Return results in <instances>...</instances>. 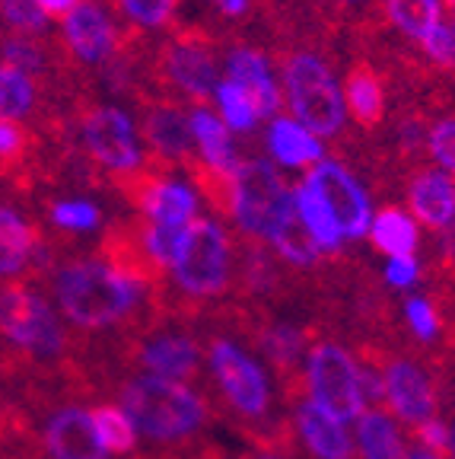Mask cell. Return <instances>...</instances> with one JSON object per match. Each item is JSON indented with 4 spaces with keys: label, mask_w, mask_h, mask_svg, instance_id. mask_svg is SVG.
Returning a JSON list of instances; mask_svg holds the SVG:
<instances>
[{
    "label": "cell",
    "mask_w": 455,
    "mask_h": 459,
    "mask_svg": "<svg viewBox=\"0 0 455 459\" xmlns=\"http://www.w3.org/2000/svg\"><path fill=\"white\" fill-rule=\"evenodd\" d=\"M210 370H214L223 395H227L236 411H242V415L249 418H258L268 411V402H270L268 377L258 367V360H252L239 344L227 342V338H217L210 344Z\"/></svg>",
    "instance_id": "obj_10"
},
{
    "label": "cell",
    "mask_w": 455,
    "mask_h": 459,
    "mask_svg": "<svg viewBox=\"0 0 455 459\" xmlns=\"http://www.w3.org/2000/svg\"><path fill=\"white\" fill-rule=\"evenodd\" d=\"M134 182V201L147 214V223L157 227H176L185 230L198 214V195L192 186L169 176H131Z\"/></svg>",
    "instance_id": "obj_12"
},
{
    "label": "cell",
    "mask_w": 455,
    "mask_h": 459,
    "mask_svg": "<svg viewBox=\"0 0 455 459\" xmlns=\"http://www.w3.org/2000/svg\"><path fill=\"white\" fill-rule=\"evenodd\" d=\"M350 4H360V0H350Z\"/></svg>",
    "instance_id": "obj_49"
},
{
    "label": "cell",
    "mask_w": 455,
    "mask_h": 459,
    "mask_svg": "<svg viewBox=\"0 0 455 459\" xmlns=\"http://www.w3.org/2000/svg\"><path fill=\"white\" fill-rule=\"evenodd\" d=\"M296 428L306 446L319 459H350V437L344 421L328 415L313 399H303L296 409Z\"/></svg>",
    "instance_id": "obj_22"
},
{
    "label": "cell",
    "mask_w": 455,
    "mask_h": 459,
    "mask_svg": "<svg viewBox=\"0 0 455 459\" xmlns=\"http://www.w3.org/2000/svg\"><path fill=\"white\" fill-rule=\"evenodd\" d=\"M274 249H278L284 258H290L293 265H313L315 258H319V246L309 239L306 230L299 227V221H293L290 227L274 239Z\"/></svg>",
    "instance_id": "obj_37"
},
{
    "label": "cell",
    "mask_w": 455,
    "mask_h": 459,
    "mask_svg": "<svg viewBox=\"0 0 455 459\" xmlns=\"http://www.w3.org/2000/svg\"><path fill=\"white\" fill-rule=\"evenodd\" d=\"M420 274V265L414 255H405V258H389V265H385V281L391 287H411Z\"/></svg>",
    "instance_id": "obj_41"
},
{
    "label": "cell",
    "mask_w": 455,
    "mask_h": 459,
    "mask_svg": "<svg viewBox=\"0 0 455 459\" xmlns=\"http://www.w3.org/2000/svg\"><path fill=\"white\" fill-rule=\"evenodd\" d=\"M115 4L121 16L137 29H163L178 10V0H115Z\"/></svg>",
    "instance_id": "obj_34"
},
{
    "label": "cell",
    "mask_w": 455,
    "mask_h": 459,
    "mask_svg": "<svg viewBox=\"0 0 455 459\" xmlns=\"http://www.w3.org/2000/svg\"><path fill=\"white\" fill-rule=\"evenodd\" d=\"M449 459H455V424L449 428Z\"/></svg>",
    "instance_id": "obj_45"
},
{
    "label": "cell",
    "mask_w": 455,
    "mask_h": 459,
    "mask_svg": "<svg viewBox=\"0 0 455 459\" xmlns=\"http://www.w3.org/2000/svg\"><path fill=\"white\" fill-rule=\"evenodd\" d=\"M341 96H344V112L354 118L356 125H373L382 122L385 115V90H382V80L373 67L366 65H356L354 71L348 74L341 86Z\"/></svg>",
    "instance_id": "obj_24"
},
{
    "label": "cell",
    "mask_w": 455,
    "mask_h": 459,
    "mask_svg": "<svg viewBox=\"0 0 455 459\" xmlns=\"http://www.w3.org/2000/svg\"><path fill=\"white\" fill-rule=\"evenodd\" d=\"M93 415L96 437H99L102 450L112 456H128L137 446V428L131 424V418L124 415L121 405H99L90 411Z\"/></svg>",
    "instance_id": "obj_29"
},
{
    "label": "cell",
    "mask_w": 455,
    "mask_h": 459,
    "mask_svg": "<svg viewBox=\"0 0 455 459\" xmlns=\"http://www.w3.org/2000/svg\"><path fill=\"white\" fill-rule=\"evenodd\" d=\"M249 237L274 239L296 221L293 188L278 176L268 160H245L229 179V211Z\"/></svg>",
    "instance_id": "obj_3"
},
{
    "label": "cell",
    "mask_w": 455,
    "mask_h": 459,
    "mask_svg": "<svg viewBox=\"0 0 455 459\" xmlns=\"http://www.w3.org/2000/svg\"><path fill=\"white\" fill-rule=\"evenodd\" d=\"M0 335L13 348L39 358H55L64 344L61 319L39 290L10 281L0 287Z\"/></svg>",
    "instance_id": "obj_6"
},
{
    "label": "cell",
    "mask_w": 455,
    "mask_h": 459,
    "mask_svg": "<svg viewBox=\"0 0 455 459\" xmlns=\"http://www.w3.org/2000/svg\"><path fill=\"white\" fill-rule=\"evenodd\" d=\"M417 440L424 444L420 450H430L436 456H449V428L442 421H436V418L417 424Z\"/></svg>",
    "instance_id": "obj_40"
},
{
    "label": "cell",
    "mask_w": 455,
    "mask_h": 459,
    "mask_svg": "<svg viewBox=\"0 0 455 459\" xmlns=\"http://www.w3.org/2000/svg\"><path fill=\"white\" fill-rule=\"evenodd\" d=\"M262 344L268 358L278 364V370H293L299 351H303V332L293 325H274L262 335Z\"/></svg>",
    "instance_id": "obj_35"
},
{
    "label": "cell",
    "mask_w": 455,
    "mask_h": 459,
    "mask_svg": "<svg viewBox=\"0 0 455 459\" xmlns=\"http://www.w3.org/2000/svg\"><path fill=\"white\" fill-rule=\"evenodd\" d=\"M306 186L313 188L322 198L331 217L341 227L344 239H360L366 237L373 221V208H370V195L366 188L356 182V176H350V169L338 160H322L309 169Z\"/></svg>",
    "instance_id": "obj_9"
},
{
    "label": "cell",
    "mask_w": 455,
    "mask_h": 459,
    "mask_svg": "<svg viewBox=\"0 0 455 459\" xmlns=\"http://www.w3.org/2000/svg\"><path fill=\"white\" fill-rule=\"evenodd\" d=\"M408 204L417 223L446 230L455 221V179L442 169H420L408 186Z\"/></svg>",
    "instance_id": "obj_18"
},
{
    "label": "cell",
    "mask_w": 455,
    "mask_h": 459,
    "mask_svg": "<svg viewBox=\"0 0 455 459\" xmlns=\"http://www.w3.org/2000/svg\"><path fill=\"white\" fill-rule=\"evenodd\" d=\"M306 383L315 405H322L338 421H356L366 411L360 395V367L341 344H315L306 358Z\"/></svg>",
    "instance_id": "obj_8"
},
{
    "label": "cell",
    "mask_w": 455,
    "mask_h": 459,
    "mask_svg": "<svg viewBox=\"0 0 455 459\" xmlns=\"http://www.w3.org/2000/svg\"><path fill=\"white\" fill-rule=\"evenodd\" d=\"M366 237L373 239L379 252H389V258H405L417 252V221L411 214H405L401 208L385 204L382 211H376L370 221Z\"/></svg>",
    "instance_id": "obj_26"
},
{
    "label": "cell",
    "mask_w": 455,
    "mask_h": 459,
    "mask_svg": "<svg viewBox=\"0 0 455 459\" xmlns=\"http://www.w3.org/2000/svg\"><path fill=\"white\" fill-rule=\"evenodd\" d=\"M163 77L192 102L207 100L217 90L214 48L201 39H176L163 51Z\"/></svg>",
    "instance_id": "obj_13"
},
{
    "label": "cell",
    "mask_w": 455,
    "mask_h": 459,
    "mask_svg": "<svg viewBox=\"0 0 455 459\" xmlns=\"http://www.w3.org/2000/svg\"><path fill=\"white\" fill-rule=\"evenodd\" d=\"M143 141L159 160H169V163H182L188 160V153L194 151L192 141V125H188V115L182 112L172 102H157L143 112Z\"/></svg>",
    "instance_id": "obj_17"
},
{
    "label": "cell",
    "mask_w": 455,
    "mask_h": 459,
    "mask_svg": "<svg viewBox=\"0 0 455 459\" xmlns=\"http://www.w3.org/2000/svg\"><path fill=\"white\" fill-rule=\"evenodd\" d=\"M214 102H217V115L223 118L229 131H252L262 122V112H258V102L252 100L242 86L220 80L214 90Z\"/></svg>",
    "instance_id": "obj_31"
},
{
    "label": "cell",
    "mask_w": 455,
    "mask_h": 459,
    "mask_svg": "<svg viewBox=\"0 0 455 459\" xmlns=\"http://www.w3.org/2000/svg\"><path fill=\"white\" fill-rule=\"evenodd\" d=\"M262 459H270V456H262Z\"/></svg>",
    "instance_id": "obj_50"
},
{
    "label": "cell",
    "mask_w": 455,
    "mask_h": 459,
    "mask_svg": "<svg viewBox=\"0 0 455 459\" xmlns=\"http://www.w3.org/2000/svg\"><path fill=\"white\" fill-rule=\"evenodd\" d=\"M293 211H296L299 227L306 230L309 239L319 246V252H338L348 243L341 227H338V221L331 217V211L322 204V198L306 182H299V186L293 188Z\"/></svg>",
    "instance_id": "obj_25"
},
{
    "label": "cell",
    "mask_w": 455,
    "mask_h": 459,
    "mask_svg": "<svg viewBox=\"0 0 455 459\" xmlns=\"http://www.w3.org/2000/svg\"><path fill=\"white\" fill-rule=\"evenodd\" d=\"M61 313L80 329H108L128 319L141 303V281L108 262H67L55 272Z\"/></svg>",
    "instance_id": "obj_1"
},
{
    "label": "cell",
    "mask_w": 455,
    "mask_h": 459,
    "mask_svg": "<svg viewBox=\"0 0 455 459\" xmlns=\"http://www.w3.org/2000/svg\"><path fill=\"white\" fill-rule=\"evenodd\" d=\"M217 7L223 10L227 16H242L245 10H249V0H214Z\"/></svg>",
    "instance_id": "obj_43"
},
{
    "label": "cell",
    "mask_w": 455,
    "mask_h": 459,
    "mask_svg": "<svg viewBox=\"0 0 455 459\" xmlns=\"http://www.w3.org/2000/svg\"><path fill=\"white\" fill-rule=\"evenodd\" d=\"M45 446H48L51 459H106L108 453L102 450L99 437H96L93 415L80 405H67L57 409L48 418L45 428Z\"/></svg>",
    "instance_id": "obj_15"
},
{
    "label": "cell",
    "mask_w": 455,
    "mask_h": 459,
    "mask_svg": "<svg viewBox=\"0 0 455 459\" xmlns=\"http://www.w3.org/2000/svg\"><path fill=\"white\" fill-rule=\"evenodd\" d=\"M427 153L434 157L436 169L455 176V118H440L427 128Z\"/></svg>",
    "instance_id": "obj_36"
},
{
    "label": "cell",
    "mask_w": 455,
    "mask_h": 459,
    "mask_svg": "<svg viewBox=\"0 0 455 459\" xmlns=\"http://www.w3.org/2000/svg\"><path fill=\"white\" fill-rule=\"evenodd\" d=\"M420 48H424V55H427L430 61H436V65L455 67V42H452V29H449L446 20L420 42Z\"/></svg>",
    "instance_id": "obj_39"
},
{
    "label": "cell",
    "mask_w": 455,
    "mask_h": 459,
    "mask_svg": "<svg viewBox=\"0 0 455 459\" xmlns=\"http://www.w3.org/2000/svg\"><path fill=\"white\" fill-rule=\"evenodd\" d=\"M284 96L290 118L315 137H335L344 128V96L331 67L313 51H296L284 61Z\"/></svg>",
    "instance_id": "obj_4"
},
{
    "label": "cell",
    "mask_w": 455,
    "mask_h": 459,
    "mask_svg": "<svg viewBox=\"0 0 455 459\" xmlns=\"http://www.w3.org/2000/svg\"><path fill=\"white\" fill-rule=\"evenodd\" d=\"M64 51L77 65H102L118 51V26L112 13L93 0H83L61 22Z\"/></svg>",
    "instance_id": "obj_11"
},
{
    "label": "cell",
    "mask_w": 455,
    "mask_h": 459,
    "mask_svg": "<svg viewBox=\"0 0 455 459\" xmlns=\"http://www.w3.org/2000/svg\"><path fill=\"white\" fill-rule=\"evenodd\" d=\"M36 227L13 208H0V281L22 274L39 252Z\"/></svg>",
    "instance_id": "obj_23"
},
{
    "label": "cell",
    "mask_w": 455,
    "mask_h": 459,
    "mask_svg": "<svg viewBox=\"0 0 455 459\" xmlns=\"http://www.w3.org/2000/svg\"><path fill=\"white\" fill-rule=\"evenodd\" d=\"M449 249L455 252V227H452V239H449Z\"/></svg>",
    "instance_id": "obj_46"
},
{
    "label": "cell",
    "mask_w": 455,
    "mask_h": 459,
    "mask_svg": "<svg viewBox=\"0 0 455 459\" xmlns=\"http://www.w3.org/2000/svg\"><path fill=\"white\" fill-rule=\"evenodd\" d=\"M405 459H442V456H436V453H430V450H414V453H408Z\"/></svg>",
    "instance_id": "obj_44"
},
{
    "label": "cell",
    "mask_w": 455,
    "mask_h": 459,
    "mask_svg": "<svg viewBox=\"0 0 455 459\" xmlns=\"http://www.w3.org/2000/svg\"><path fill=\"white\" fill-rule=\"evenodd\" d=\"M405 319L414 329V335L424 338V342L436 338V332H440V313H436L434 303L424 300V297H411V300H405Z\"/></svg>",
    "instance_id": "obj_38"
},
{
    "label": "cell",
    "mask_w": 455,
    "mask_h": 459,
    "mask_svg": "<svg viewBox=\"0 0 455 459\" xmlns=\"http://www.w3.org/2000/svg\"><path fill=\"white\" fill-rule=\"evenodd\" d=\"M176 284L188 297H214L229 281V237L217 221L194 217L172 258Z\"/></svg>",
    "instance_id": "obj_5"
},
{
    "label": "cell",
    "mask_w": 455,
    "mask_h": 459,
    "mask_svg": "<svg viewBox=\"0 0 455 459\" xmlns=\"http://www.w3.org/2000/svg\"><path fill=\"white\" fill-rule=\"evenodd\" d=\"M121 409L131 418L137 434L150 440L188 437L204 424L207 409L194 389L185 383L157 380V377H134L121 389Z\"/></svg>",
    "instance_id": "obj_2"
},
{
    "label": "cell",
    "mask_w": 455,
    "mask_h": 459,
    "mask_svg": "<svg viewBox=\"0 0 455 459\" xmlns=\"http://www.w3.org/2000/svg\"><path fill=\"white\" fill-rule=\"evenodd\" d=\"M449 7H452V10H455V0H449Z\"/></svg>",
    "instance_id": "obj_48"
},
{
    "label": "cell",
    "mask_w": 455,
    "mask_h": 459,
    "mask_svg": "<svg viewBox=\"0 0 455 459\" xmlns=\"http://www.w3.org/2000/svg\"><path fill=\"white\" fill-rule=\"evenodd\" d=\"M198 344L185 335H159L141 351V364L147 367V377L169 383H185L198 373Z\"/></svg>",
    "instance_id": "obj_21"
},
{
    "label": "cell",
    "mask_w": 455,
    "mask_h": 459,
    "mask_svg": "<svg viewBox=\"0 0 455 459\" xmlns=\"http://www.w3.org/2000/svg\"><path fill=\"white\" fill-rule=\"evenodd\" d=\"M188 125H192V141L194 151L201 157V166L214 176L233 179V172L239 169V157H236L233 131L223 125L217 108L210 106H194L188 112Z\"/></svg>",
    "instance_id": "obj_16"
},
{
    "label": "cell",
    "mask_w": 455,
    "mask_h": 459,
    "mask_svg": "<svg viewBox=\"0 0 455 459\" xmlns=\"http://www.w3.org/2000/svg\"><path fill=\"white\" fill-rule=\"evenodd\" d=\"M227 80L236 86H242L252 100L258 102V112L262 118H274L280 106V86L274 80L268 57L258 48H233L227 55Z\"/></svg>",
    "instance_id": "obj_19"
},
{
    "label": "cell",
    "mask_w": 455,
    "mask_h": 459,
    "mask_svg": "<svg viewBox=\"0 0 455 459\" xmlns=\"http://www.w3.org/2000/svg\"><path fill=\"white\" fill-rule=\"evenodd\" d=\"M382 383H385V402L408 424L417 428V424L436 418L434 383H430V377L417 364H411V360H391L382 370Z\"/></svg>",
    "instance_id": "obj_14"
},
{
    "label": "cell",
    "mask_w": 455,
    "mask_h": 459,
    "mask_svg": "<svg viewBox=\"0 0 455 459\" xmlns=\"http://www.w3.org/2000/svg\"><path fill=\"white\" fill-rule=\"evenodd\" d=\"M36 134L26 122L0 118V176H20L32 163Z\"/></svg>",
    "instance_id": "obj_30"
},
{
    "label": "cell",
    "mask_w": 455,
    "mask_h": 459,
    "mask_svg": "<svg viewBox=\"0 0 455 459\" xmlns=\"http://www.w3.org/2000/svg\"><path fill=\"white\" fill-rule=\"evenodd\" d=\"M449 29H452V42H455V22H449Z\"/></svg>",
    "instance_id": "obj_47"
},
{
    "label": "cell",
    "mask_w": 455,
    "mask_h": 459,
    "mask_svg": "<svg viewBox=\"0 0 455 459\" xmlns=\"http://www.w3.org/2000/svg\"><path fill=\"white\" fill-rule=\"evenodd\" d=\"M268 151L274 163L287 169H313L315 163L325 160L322 137H315L309 128L293 122L290 115H274L268 125Z\"/></svg>",
    "instance_id": "obj_20"
},
{
    "label": "cell",
    "mask_w": 455,
    "mask_h": 459,
    "mask_svg": "<svg viewBox=\"0 0 455 459\" xmlns=\"http://www.w3.org/2000/svg\"><path fill=\"white\" fill-rule=\"evenodd\" d=\"M80 137H83L86 157L99 169L115 172L118 179H131L143 166L141 131L124 108L93 106L80 115Z\"/></svg>",
    "instance_id": "obj_7"
},
{
    "label": "cell",
    "mask_w": 455,
    "mask_h": 459,
    "mask_svg": "<svg viewBox=\"0 0 455 459\" xmlns=\"http://www.w3.org/2000/svg\"><path fill=\"white\" fill-rule=\"evenodd\" d=\"M36 4H39V10L48 16V20H57V16L64 20V16L71 13L73 7H80L83 0H36Z\"/></svg>",
    "instance_id": "obj_42"
},
{
    "label": "cell",
    "mask_w": 455,
    "mask_h": 459,
    "mask_svg": "<svg viewBox=\"0 0 455 459\" xmlns=\"http://www.w3.org/2000/svg\"><path fill=\"white\" fill-rule=\"evenodd\" d=\"M382 10L391 26L414 42H424L442 26V0H382Z\"/></svg>",
    "instance_id": "obj_28"
},
{
    "label": "cell",
    "mask_w": 455,
    "mask_h": 459,
    "mask_svg": "<svg viewBox=\"0 0 455 459\" xmlns=\"http://www.w3.org/2000/svg\"><path fill=\"white\" fill-rule=\"evenodd\" d=\"M356 444H360L363 459H405V444L391 421V415L379 409H366L356 418Z\"/></svg>",
    "instance_id": "obj_27"
},
{
    "label": "cell",
    "mask_w": 455,
    "mask_h": 459,
    "mask_svg": "<svg viewBox=\"0 0 455 459\" xmlns=\"http://www.w3.org/2000/svg\"><path fill=\"white\" fill-rule=\"evenodd\" d=\"M48 221L67 233H90L102 223V211L86 198H64L48 208Z\"/></svg>",
    "instance_id": "obj_33"
},
{
    "label": "cell",
    "mask_w": 455,
    "mask_h": 459,
    "mask_svg": "<svg viewBox=\"0 0 455 459\" xmlns=\"http://www.w3.org/2000/svg\"><path fill=\"white\" fill-rule=\"evenodd\" d=\"M0 32L29 39H48V16L36 0H0Z\"/></svg>",
    "instance_id": "obj_32"
}]
</instances>
